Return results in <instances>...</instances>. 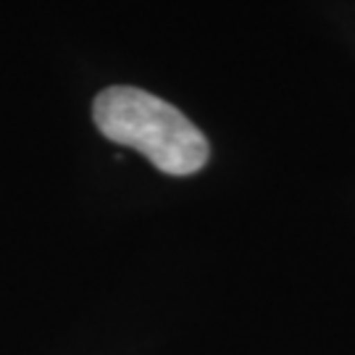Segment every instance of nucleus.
I'll return each instance as SVG.
<instances>
[{"label":"nucleus","instance_id":"nucleus-1","mask_svg":"<svg viewBox=\"0 0 355 355\" xmlns=\"http://www.w3.org/2000/svg\"><path fill=\"white\" fill-rule=\"evenodd\" d=\"M103 137L142 153L158 171L190 177L208 161V140L171 103L140 87H108L92 103Z\"/></svg>","mask_w":355,"mask_h":355}]
</instances>
